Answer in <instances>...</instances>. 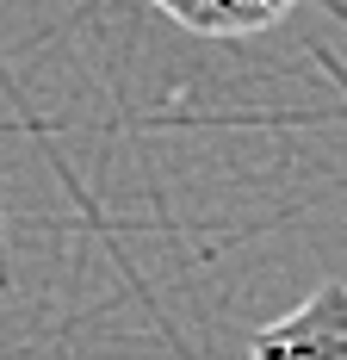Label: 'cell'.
<instances>
[{
  "mask_svg": "<svg viewBox=\"0 0 347 360\" xmlns=\"http://www.w3.org/2000/svg\"><path fill=\"white\" fill-rule=\"evenodd\" d=\"M248 360H347V280H322L298 311L261 323Z\"/></svg>",
  "mask_w": 347,
  "mask_h": 360,
  "instance_id": "1",
  "label": "cell"
},
{
  "mask_svg": "<svg viewBox=\"0 0 347 360\" xmlns=\"http://www.w3.org/2000/svg\"><path fill=\"white\" fill-rule=\"evenodd\" d=\"M149 6L192 37H261L279 19H292L304 0H149Z\"/></svg>",
  "mask_w": 347,
  "mask_h": 360,
  "instance_id": "2",
  "label": "cell"
}]
</instances>
